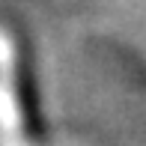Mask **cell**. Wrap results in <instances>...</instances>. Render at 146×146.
Instances as JSON below:
<instances>
[{
    "label": "cell",
    "mask_w": 146,
    "mask_h": 146,
    "mask_svg": "<svg viewBox=\"0 0 146 146\" xmlns=\"http://www.w3.org/2000/svg\"><path fill=\"white\" fill-rule=\"evenodd\" d=\"M0 146H30L15 96V45L0 30Z\"/></svg>",
    "instance_id": "1"
}]
</instances>
